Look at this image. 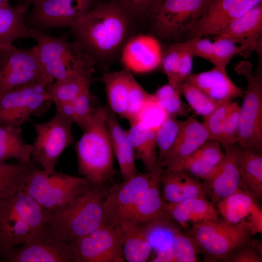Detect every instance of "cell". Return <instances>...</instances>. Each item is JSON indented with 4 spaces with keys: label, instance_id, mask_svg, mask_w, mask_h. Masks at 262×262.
Here are the masks:
<instances>
[{
    "label": "cell",
    "instance_id": "1",
    "mask_svg": "<svg viewBox=\"0 0 262 262\" xmlns=\"http://www.w3.org/2000/svg\"><path fill=\"white\" fill-rule=\"evenodd\" d=\"M133 19L116 1H96L70 30L74 41L96 64L119 54L129 37Z\"/></svg>",
    "mask_w": 262,
    "mask_h": 262
},
{
    "label": "cell",
    "instance_id": "2",
    "mask_svg": "<svg viewBox=\"0 0 262 262\" xmlns=\"http://www.w3.org/2000/svg\"><path fill=\"white\" fill-rule=\"evenodd\" d=\"M109 188L92 186L70 202L48 211L47 225L67 243L91 232L103 224L104 204Z\"/></svg>",
    "mask_w": 262,
    "mask_h": 262
},
{
    "label": "cell",
    "instance_id": "3",
    "mask_svg": "<svg viewBox=\"0 0 262 262\" xmlns=\"http://www.w3.org/2000/svg\"><path fill=\"white\" fill-rule=\"evenodd\" d=\"M107 109L95 108L75 145L78 171L93 186L103 185L115 173L114 154L106 123Z\"/></svg>",
    "mask_w": 262,
    "mask_h": 262
},
{
    "label": "cell",
    "instance_id": "4",
    "mask_svg": "<svg viewBox=\"0 0 262 262\" xmlns=\"http://www.w3.org/2000/svg\"><path fill=\"white\" fill-rule=\"evenodd\" d=\"M47 214L23 190L0 199V257L33 239L47 226Z\"/></svg>",
    "mask_w": 262,
    "mask_h": 262
},
{
    "label": "cell",
    "instance_id": "5",
    "mask_svg": "<svg viewBox=\"0 0 262 262\" xmlns=\"http://www.w3.org/2000/svg\"><path fill=\"white\" fill-rule=\"evenodd\" d=\"M211 0H153L145 16L151 34L168 43L182 41Z\"/></svg>",
    "mask_w": 262,
    "mask_h": 262
},
{
    "label": "cell",
    "instance_id": "6",
    "mask_svg": "<svg viewBox=\"0 0 262 262\" xmlns=\"http://www.w3.org/2000/svg\"><path fill=\"white\" fill-rule=\"evenodd\" d=\"M29 37L37 42L41 62L46 73L54 80L65 79L74 71L92 67L94 60L67 36H51L43 30L29 29Z\"/></svg>",
    "mask_w": 262,
    "mask_h": 262
},
{
    "label": "cell",
    "instance_id": "7",
    "mask_svg": "<svg viewBox=\"0 0 262 262\" xmlns=\"http://www.w3.org/2000/svg\"><path fill=\"white\" fill-rule=\"evenodd\" d=\"M91 186L83 177L33 168L23 190L43 208L50 211L73 201Z\"/></svg>",
    "mask_w": 262,
    "mask_h": 262
},
{
    "label": "cell",
    "instance_id": "8",
    "mask_svg": "<svg viewBox=\"0 0 262 262\" xmlns=\"http://www.w3.org/2000/svg\"><path fill=\"white\" fill-rule=\"evenodd\" d=\"M195 241L208 261H221L252 236L246 223H233L223 218L196 224L186 233Z\"/></svg>",
    "mask_w": 262,
    "mask_h": 262
},
{
    "label": "cell",
    "instance_id": "9",
    "mask_svg": "<svg viewBox=\"0 0 262 262\" xmlns=\"http://www.w3.org/2000/svg\"><path fill=\"white\" fill-rule=\"evenodd\" d=\"M252 64L242 60L234 67L244 76L247 87L240 106V125L237 144L244 148L262 151V75L252 72Z\"/></svg>",
    "mask_w": 262,
    "mask_h": 262
},
{
    "label": "cell",
    "instance_id": "10",
    "mask_svg": "<svg viewBox=\"0 0 262 262\" xmlns=\"http://www.w3.org/2000/svg\"><path fill=\"white\" fill-rule=\"evenodd\" d=\"M53 81L42 66L36 45L29 49H18L13 43L0 45V95L27 83L48 84Z\"/></svg>",
    "mask_w": 262,
    "mask_h": 262
},
{
    "label": "cell",
    "instance_id": "11",
    "mask_svg": "<svg viewBox=\"0 0 262 262\" xmlns=\"http://www.w3.org/2000/svg\"><path fill=\"white\" fill-rule=\"evenodd\" d=\"M47 85L35 82L1 94L0 123L21 127L31 116L45 114L52 103L47 91Z\"/></svg>",
    "mask_w": 262,
    "mask_h": 262
},
{
    "label": "cell",
    "instance_id": "12",
    "mask_svg": "<svg viewBox=\"0 0 262 262\" xmlns=\"http://www.w3.org/2000/svg\"><path fill=\"white\" fill-rule=\"evenodd\" d=\"M73 123L56 110L49 121L33 124L36 136L32 145V157L44 170L53 171L62 153L73 142Z\"/></svg>",
    "mask_w": 262,
    "mask_h": 262
},
{
    "label": "cell",
    "instance_id": "13",
    "mask_svg": "<svg viewBox=\"0 0 262 262\" xmlns=\"http://www.w3.org/2000/svg\"><path fill=\"white\" fill-rule=\"evenodd\" d=\"M72 262H123V235L119 226L102 224L68 243Z\"/></svg>",
    "mask_w": 262,
    "mask_h": 262
},
{
    "label": "cell",
    "instance_id": "14",
    "mask_svg": "<svg viewBox=\"0 0 262 262\" xmlns=\"http://www.w3.org/2000/svg\"><path fill=\"white\" fill-rule=\"evenodd\" d=\"M97 0H43L26 14L25 22L30 29L71 28Z\"/></svg>",
    "mask_w": 262,
    "mask_h": 262
},
{
    "label": "cell",
    "instance_id": "15",
    "mask_svg": "<svg viewBox=\"0 0 262 262\" xmlns=\"http://www.w3.org/2000/svg\"><path fill=\"white\" fill-rule=\"evenodd\" d=\"M152 170L137 173L128 180L109 188L104 204L103 224L118 227L128 221L133 210L149 186Z\"/></svg>",
    "mask_w": 262,
    "mask_h": 262
},
{
    "label": "cell",
    "instance_id": "16",
    "mask_svg": "<svg viewBox=\"0 0 262 262\" xmlns=\"http://www.w3.org/2000/svg\"><path fill=\"white\" fill-rule=\"evenodd\" d=\"M0 258L7 262H72L68 243L58 238L48 225L33 239Z\"/></svg>",
    "mask_w": 262,
    "mask_h": 262
},
{
    "label": "cell",
    "instance_id": "17",
    "mask_svg": "<svg viewBox=\"0 0 262 262\" xmlns=\"http://www.w3.org/2000/svg\"><path fill=\"white\" fill-rule=\"evenodd\" d=\"M262 0H211L187 36L219 35L231 23L262 3Z\"/></svg>",
    "mask_w": 262,
    "mask_h": 262
},
{
    "label": "cell",
    "instance_id": "18",
    "mask_svg": "<svg viewBox=\"0 0 262 262\" xmlns=\"http://www.w3.org/2000/svg\"><path fill=\"white\" fill-rule=\"evenodd\" d=\"M163 48L152 34H139L130 36L123 45L119 55L124 69L131 73L144 74L160 67Z\"/></svg>",
    "mask_w": 262,
    "mask_h": 262
},
{
    "label": "cell",
    "instance_id": "19",
    "mask_svg": "<svg viewBox=\"0 0 262 262\" xmlns=\"http://www.w3.org/2000/svg\"><path fill=\"white\" fill-rule=\"evenodd\" d=\"M241 153V147L237 144L226 148L222 162L203 180L207 196L215 206L239 189Z\"/></svg>",
    "mask_w": 262,
    "mask_h": 262
},
{
    "label": "cell",
    "instance_id": "20",
    "mask_svg": "<svg viewBox=\"0 0 262 262\" xmlns=\"http://www.w3.org/2000/svg\"><path fill=\"white\" fill-rule=\"evenodd\" d=\"M210 140L208 133L202 123L195 118L188 116L172 149L160 163L167 170L181 172L184 160L194 153L201 145Z\"/></svg>",
    "mask_w": 262,
    "mask_h": 262
},
{
    "label": "cell",
    "instance_id": "21",
    "mask_svg": "<svg viewBox=\"0 0 262 262\" xmlns=\"http://www.w3.org/2000/svg\"><path fill=\"white\" fill-rule=\"evenodd\" d=\"M184 82L194 85L220 104L242 97L244 92V90L232 82L227 73L226 69L214 66L207 71L191 74Z\"/></svg>",
    "mask_w": 262,
    "mask_h": 262
},
{
    "label": "cell",
    "instance_id": "22",
    "mask_svg": "<svg viewBox=\"0 0 262 262\" xmlns=\"http://www.w3.org/2000/svg\"><path fill=\"white\" fill-rule=\"evenodd\" d=\"M262 34V3L228 25L216 36L225 37L245 47V57L255 50Z\"/></svg>",
    "mask_w": 262,
    "mask_h": 262
},
{
    "label": "cell",
    "instance_id": "23",
    "mask_svg": "<svg viewBox=\"0 0 262 262\" xmlns=\"http://www.w3.org/2000/svg\"><path fill=\"white\" fill-rule=\"evenodd\" d=\"M163 168L158 163L152 170L150 183L133 210L128 221L143 225L155 221L171 220L164 210L160 186Z\"/></svg>",
    "mask_w": 262,
    "mask_h": 262
},
{
    "label": "cell",
    "instance_id": "24",
    "mask_svg": "<svg viewBox=\"0 0 262 262\" xmlns=\"http://www.w3.org/2000/svg\"><path fill=\"white\" fill-rule=\"evenodd\" d=\"M194 177L184 171L163 170L160 186L164 200L173 203L191 198H207L202 182Z\"/></svg>",
    "mask_w": 262,
    "mask_h": 262
},
{
    "label": "cell",
    "instance_id": "25",
    "mask_svg": "<svg viewBox=\"0 0 262 262\" xmlns=\"http://www.w3.org/2000/svg\"><path fill=\"white\" fill-rule=\"evenodd\" d=\"M164 210L171 219L185 228L193 225L218 219L216 206L207 198H188L177 203L165 202Z\"/></svg>",
    "mask_w": 262,
    "mask_h": 262
},
{
    "label": "cell",
    "instance_id": "26",
    "mask_svg": "<svg viewBox=\"0 0 262 262\" xmlns=\"http://www.w3.org/2000/svg\"><path fill=\"white\" fill-rule=\"evenodd\" d=\"M105 119L114 156L117 159L123 181H125L138 173L134 152L126 130L121 126L115 114L107 109Z\"/></svg>",
    "mask_w": 262,
    "mask_h": 262
},
{
    "label": "cell",
    "instance_id": "27",
    "mask_svg": "<svg viewBox=\"0 0 262 262\" xmlns=\"http://www.w3.org/2000/svg\"><path fill=\"white\" fill-rule=\"evenodd\" d=\"M221 147L219 142L208 140L184 160L181 170L204 180L223 160L225 153Z\"/></svg>",
    "mask_w": 262,
    "mask_h": 262
},
{
    "label": "cell",
    "instance_id": "28",
    "mask_svg": "<svg viewBox=\"0 0 262 262\" xmlns=\"http://www.w3.org/2000/svg\"><path fill=\"white\" fill-rule=\"evenodd\" d=\"M133 76L124 69L105 71L101 78L110 110L125 118L131 80Z\"/></svg>",
    "mask_w": 262,
    "mask_h": 262
},
{
    "label": "cell",
    "instance_id": "29",
    "mask_svg": "<svg viewBox=\"0 0 262 262\" xmlns=\"http://www.w3.org/2000/svg\"><path fill=\"white\" fill-rule=\"evenodd\" d=\"M241 147L239 189L258 203L262 198V153Z\"/></svg>",
    "mask_w": 262,
    "mask_h": 262
},
{
    "label": "cell",
    "instance_id": "30",
    "mask_svg": "<svg viewBox=\"0 0 262 262\" xmlns=\"http://www.w3.org/2000/svg\"><path fill=\"white\" fill-rule=\"evenodd\" d=\"M31 5L30 0L15 6H0V45L29 37L25 17Z\"/></svg>",
    "mask_w": 262,
    "mask_h": 262
},
{
    "label": "cell",
    "instance_id": "31",
    "mask_svg": "<svg viewBox=\"0 0 262 262\" xmlns=\"http://www.w3.org/2000/svg\"><path fill=\"white\" fill-rule=\"evenodd\" d=\"M94 67L77 69L65 79L47 85V89L54 103L72 101L79 95L90 87Z\"/></svg>",
    "mask_w": 262,
    "mask_h": 262
},
{
    "label": "cell",
    "instance_id": "32",
    "mask_svg": "<svg viewBox=\"0 0 262 262\" xmlns=\"http://www.w3.org/2000/svg\"><path fill=\"white\" fill-rule=\"evenodd\" d=\"M130 123L126 132L135 158L143 163L147 171H150L158 164L156 130L144 128L136 122Z\"/></svg>",
    "mask_w": 262,
    "mask_h": 262
},
{
    "label": "cell",
    "instance_id": "33",
    "mask_svg": "<svg viewBox=\"0 0 262 262\" xmlns=\"http://www.w3.org/2000/svg\"><path fill=\"white\" fill-rule=\"evenodd\" d=\"M123 235V253L128 262H146L152 250L142 225L126 221L119 226Z\"/></svg>",
    "mask_w": 262,
    "mask_h": 262
},
{
    "label": "cell",
    "instance_id": "34",
    "mask_svg": "<svg viewBox=\"0 0 262 262\" xmlns=\"http://www.w3.org/2000/svg\"><path fill=\"white\" fill-rule=\"evenodd\" d=\"M32 148L24 141L21 127L0 123V161L13 158L31 164Z\"/></svg>",
    "mask_w": 262,
    "mask_h": 262
},
{
    "label": "cell",
    "instance_id": "35",
    "mask_svg": "<svg viewBox=\"0 0 262 262\" xmlns=\"http://www.w3.org/2000/svg\"><path fill=\"white\" fill-rule=\"evenodd\" d=\"M259 206L251 196L240 189L215 205L222 218L233 223H247L249 216Z\"/></svg>",
    "mask_w": 262,
    "mask_h": 262
},
{
    "label": "cell",
    "instance_id": "36",
    "mask_svg": "<svg viewBox=\"0 0 262 262\" xmlns=\"http://www.w3.org/2000/svg\"><path fill=\"white\" fill-rule=\"evenodd\" d=\"M32 164L19 162L8 164L0 161V199L11 196L23 190Z\"/></svg>",
    "mask_w": 262,
    "mask_h": 262
},
{
    "label": "cell",
    "instance_id": "37",
    "mask_svg": "<svg viewBox=\"0 0 262 262\" xmlns=\"http://www.w3.org/2000/svg\"><path fill=\"white\" fill-rule=\"evenodd\" d=\"M183 121L167 117L156 131L158 163H161L169 153L179 135Z\"/></svg>",
    "mask_w": 262,
    "mask_h": 262
},
{
    "label": "cell",
    "instance_id": "38",
    "mask_svg": "<svg viewBox=\"0 0 262 262\" xmlns=\"http://www.w3.org/2000/svg\"><path fill=\"white\" fill-rule=\"evenodd\" d=\"M153 94L168 117L188 116L187 106L181 99L180 93L170 84L161 86Z\"/></svg>",
    "mask_w": 262,
    "mask_h": 262
},
{
    "label": "cell",
    "instance_id": "39",
    "mask_svg": "<svg viewBox=\"0 0 262 262\" xmlns=\"http://www.w3.org/2000/svg\"><path fill=\"white\" fill-rule=\"evenodd\" d=\"M180 93L195 113L204 117L221 105L214 101L198 88L186 82L180 83Z\"/></svg>",
    "mask_w": 262,
    "mask_h": 262
},
{
    "label": "cell",
    "instance_id": "40",
    "mask_svg": "<svg viewBox=\"0 0 262 262\" xmlns=\"http://www.w3.org/2000/svg\"><path fill=\"white\" fill-rule=\"evenodd\" d=\"M171 249L173 262H196L200 250L193 238L176 228L173 232Z\"/></svg>",
    "mask_w": 262,
    "mask_h": 262
},
{
    "label": "cell",
    "instance_id": "41",
    "mask_svg": "<svg viewBox=\"0 0 262 262\" xmlns=\"http://www.w3.org/2000/svg\"><path fill=\"white\" fill-rule=\"evenodd\" d=\"M167 117L158 100L150 94L133 122L144 128L156 130Z\"/></svg>",
    "mask_w": 262,
    "mask_h": 262
},
{
    "label": "cell",
    "instance_id": "42",
    "mask_svg": "<svg viewBox=\"0 0 262 262\" xmlns=\"http://www.w3.org/2000/svg\"><path fill=\"white\" fill-rule=\"evenodd\" d=\"M213 54L211 62L214 67L226 69L231 59L237 54L245 56L246 49L241 46H237L230 40L215 36L213 43Z\"/></svg>",
    "mask_w": 262,
    "mask_h": 262
},
{
    "label": "cell",
    "instance_id": "43",
    "mask_svg": "<svg viewBox=\"0 0 262 262\" xmlns=\"http://www.w3.org/2000/svg\"><path fill=\"white\" fill-rule=\"evenodd\" d=\"M240 125V106L231 102L230 109L223 126L219 143L225 148L238 143Z\"/></svg>",
    "mask_w": 262,
    "mask_h": 262
},
{
    "label": "cell",
    "instance_id": "44",
    "mask_svg": "<svg viewBox=\"0 0 262 262\" xmlns=\"http://www.w3.org/2000/svg\"><path fill=\"white\" fill-rule=\"evenodd\" d=\"M169 43L165 49H163L160 67L167 76L168 83L180 92L177 84L176 77L181 47L180 42Z\"/></svg>",
    "mask_w": 262,
    "mask_h": 262
},
{
    "label": "cell",
    "instance_id": "45",
    "mask_svg": "<svg viewBox=\"0 0 262 262\" xmlns=\"http://www.w3.org/2000/svg\"><path fill=\"white\" fill-rule=\"evenodd\" d=\"M231 102L222 103L207 116L202 122L211 140L220 142L225 119L230 109Z\"/></svg>",
    "mask_w": 262,
    "mask_h": 262
},
{
    "label": "cell",
    "instance_id": "46",
    "mask_svg": "<svg viewBox=\"0 0 262 262\" xmlns=\"http://www.w3.org/2000/svg\"><path fill=\"white\" fill-rule=\"evenodd\" d=\"M150 94L142 87L134 77L132 78L130 85L125 117V119L130 123L135 121Z\"/></svg>",
    "mask_w": 262,
    "mask_h": 262
},
{
    "label": "cell",
    "instance_id": "47",
    "mask_svg": "<svg viewBox=\"0 0 262 262\" xmlns=\"http://www.w3.org/2000/svg\"><path fill=\"white\" fill-rule=\"evenodd\" d=\"M90 87L85 89L72 101L76 115L75 123L82 130L90 121L95 109L91 104Z\"/></svg>",
    "mask_w": 262,
    "mask_h": 262
},
{
    "label": "cell",
    "instance_id": "48",
    "mask_svg": "<svg viewBox=\"0 0 262 262\" xmlns=\"http://www.w3.org/2000/svg\"><path fill=\"white\" fill-rule=\"evenodd\" d=\"M221 261L225 262H262L261 256L251 246L249 240L239 246Z\"/></svg>",
    "mask_w": 262,
    "mask_h": 262
},
{
    "label": "cell",
    "instance_id": "49",
    "mask_svg": "<svg viewBox=\"0 0 262 262\" xmlns=\"http://www.w3.org/2000/svg\"><path fill=\"white\" fill-rule=\"evenodd\" d=\"M180 44L181 49L176 77L177 84L179 89L180 83L184 82L188 76L191 74L193 58L194 57L192 52L185 47L183 41H180Z\"/></svg>",
    "mask_w": 262,
    "mask_h": 262
},
{
    "label": "cell",
    "instance_id": "50",
    "mask_svg": "<svg viewBox=\"0 0 262 262\" xmlns=\"http://www.w3.org/2000/svg\"><path fill=\"white\" fill-rule=\"evenodd\" d=\"M153 0H117L118 3L133 18H145Z\"/></svg>",
    "mask_w": 262,
    "mask_h": 262
},
{
    "label": "cell",
    "instance_id": "51",
    "mask_svg": "<svg viewBox=\"0 0 262 262\" xmlns=\"http://www.w3.org/2000/svg\"><path fill=\"white\" fill-rule=\"evenodd\" d=\"M247 224L252 235L262 233V210L260 205L250 214Z\"/></svg>",
    "mask_w": 262,
    "mask_h": 262
},
{
    "label": "cell",
    "instance_id": "52",
    "mask_svg": "<svg viewBox=\"0 0 262 262\" xmlns=\"http://www.w3.org/2000/svg\"><path fill=\"white\" fill-rule=\"evenodd\" d=\"M55 104L57 111L74 123H76V115L72 101H65Z\"/></svg>",
    "mask_w": 262,
    "mask_h": 262
},
{
    "label": "cell",
    "instance_id": "53",
    "mask_svg": "<svg viewBox=\"0 0 262 262\" xmlns=\"http://www.w3.org/2000/svg\"><path fill=\"white\" fill-rule=\"evenodd\" d=\"M249 242L253 247V248L261 256H262V241L258 240L257 239H251L249 240Z\"/></svg>",
    "mask_w": 262,
    "mask_h": 262
},
{
    "label": "cell",
    "instance_id": "54",
    "mask_svg": "<svg viewBox=\"0 0 262 262\" xmlns=\"http://www.w3.org/2000/svg\"><path fill=\"white\" fill-rule=\"evenodd\" d=\"M23 1H27L29 0H22ZM10 0H0V6H5L9 5Z\"/></svg>",
    "mask_w": 262,
    "mask_h": 262
},
{
    "label": "cell",
    "instance_id": "55",
    "mask_svg": "<svg viewBox=\"0 0 262 262\" xmlns=\"http://www.w3.org/2000/svg\"><path fill=\"white\" fill-rule=\"evenodd\" d=\"M43 0H30L31 4L35 5Z\"/></svg>",
    "mask_w": 262,
    "mask_h": 262
},
{
    "label": "cell",
    "instance_id": "56",
    "mask_svg": "<svg viewBox=\"0 0 262 262\" xmlns=\"http://www.w3.org/2000/svg\"><path fill=\"white\" fill-rule=\"evenodd\" d=\"M111 0V1H116L117 0Z\"/></svg>",
    "mask_w": 262,
    "mask_h": 262
}]
</instances>
